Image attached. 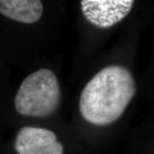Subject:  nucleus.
<instances>
[{
	"instance_id": "obj_1",
	"label": "nucleus",
	"mask_w": 154,
	"mask_h": 154,
	"mask_svg": "<svg viewBox=\"0 0 154 154\" xmlns=\"http://www.w3.org/2000/svg\"><path fill=\"white\" fill-rule=\"evenodd\" d=\"M131 72L120 65L102 69L84 87L79 109L82 117L97 126H105L118 120L135 94Z\"/></svg>"
},
{
	"instance_id": "obj_2",
	"label": "nucleus",
	"mask_w": 154,
	"mask_h": 154,
	"mask_svg": "<svg viewBox=\"0 0 154 154\" xmlns=\"http://www.w3.org/2000/svg\"><path fill=\"white\" fill-rule=\"evenodd\" d=\"M60 95L55 74L41 69L23 80L15 98V109L25 116L45 117L57 109Z\"/></svg>"
},
{
	"instance_id": "obj_3",
	"label": "nucleus",
	"mask_w": 154,
	"mask_h": 154,
	"mask_svg": "<svg viewBox=\"0 0 154 154\" xmlns=\"http://www.w3.org/2000/svg\"><path fill=\"white\" fill-rule=\"evenodd\" d=\"M134 0H81L86 20L97 28H108L122 22L132 10Z\"/></svg>"
},
{
	"instance_id": "obj_4",
	"label": "nucleus",
	"mask_w": 154,
	"mask_h": 154,
	"mask_svg": "<svg viewBox=\"0 0 154 154\" xmlns=\"http://www.w3.org/2000/svg\"><path fill=\"white\" fill-rule=\"evenodd\" d=\"M15 149L18 154H63L55 133L36 127H23L18 131Z\"/></svg>"
},
{
	"instance_id": "obj_5",
	"label": "nucleus",
	"mask_w": 154,
	"mask_h": 154,
	"mask_svg": "<svg viewBox=\"0 0 154 154\" xmlns=\"http://www.w3.org/2000/svg\"><path fill=\"white\" fill-rule=\"evenodd\" d=\"M0 12L16 22L33 24L43 14L41 0H0Z\"/></svg>"
}]
</instances>
